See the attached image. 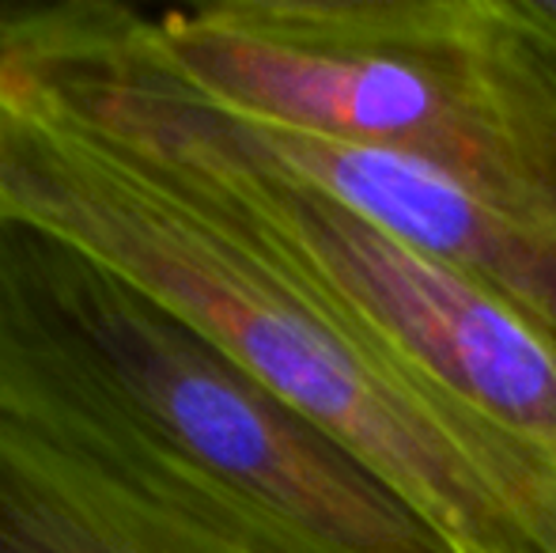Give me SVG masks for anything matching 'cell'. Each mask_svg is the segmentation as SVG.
I'll return each instance as SVG.
<instances>
[{"instance_id":"1","label":"cell","mask_w":556,"mask_h":553,"mask_svg":"<svg viewBox=\"0 0 556 553\" xmlns=\"http://www.w3.org/2000/svg\"><path fill=\"white\" fill-rule=\"evenodd\" d=\"M0 213L152 292L277 391L454 553H556V470L397 353L208 178L0 73Z\"/></svg>"},{"instance_id":"2","label":"cell","mask_w":556,"mask_h":553,"mask_svg":"<svg viewBox=\"0 0 556 553\" xmlns=\"http://www.w3.org/2000/svg\"><path fill=\"white\" fill-rule=\"evenodd\" d=\"M0 410L132 493L242 539L292 553H454L198 326L4 213Z\"/></svg>"},{"instance_id":"3","label":"cell","mask_w":556,"mask_h":553,"mask_svg":"<svg viewBox=\"0 0 556 553\" xmlns=\"http://www.w3.org/2000/svg\"><path fill=\"white\" fill-rule=\"evenodd\" d=\"M144 20L224 111L417 160L556 239V50L522 0H213Z\"/></svg>"},{"instance_id":"4","label":"cell","mask_w":556,"mask_h":553,"mask_svg":"<svg viewBox=\"0 0 556 553\" xmlns=\"http://www.w3.org/2000/svg\"><path fill=\"white\" fill-rule=\"evenodd\" d=\"M0 553H292L198 524L0 410Z\"/></svg>"},{"instance_id":"5","label":"cell","mask_w":556,"mask_h":553,"mask_svg":"<svg viewBox=\"0 0 556 553\" xmlns=\"http://www.w3.org/2000/svg\"><path fill=\"white\" fill-rule=\"evenodd\" d=\"M522 12L530 15V23L549 38L556 50V0H522Z\"/></svg>"}]
</instances>
